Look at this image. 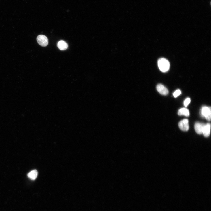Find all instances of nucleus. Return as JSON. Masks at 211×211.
I'll return each instance as SVG.
<instances>
[{"label": "nucleus", "instance_id": "nucleus-10", "mask_svg": "<svg viewBox=\"0 0 211 211\" xmlns=\"http://www.w3.org/2000/svg\"><path fill=\"white\" fill-rule=\"evenodd\" d=\"M178 115L179 116L184 115L186 117H189L190 113L189 110L186 108H182L178 110Z\"/></svg>", "mask_w": 211, "mask_h": 211}, {"label": "nucleus", "instance_id": "nucleus-12", "mask_svg": "<svg viewBox=\"0 0 211 211\" xmlns=\"http://www.w3.org/2000/svg\"><path fill=\"white\" fill-rule=\"evenodd\" d=\"M191 102V100L190 98H187L184 102V105L185 107H187L189 104Z\"/></svg>", "mask_w": 211, "mask_h": 211}, {"label": "nucleus", "instance_id": "nucleus-4", "mask_svg": "<svg viewBox=\"0 0 211 211\" xmlns=\"http://www.w3.org/2000/svg\"><path fill=\"white\" fill-rule=\"evenodd\" d=\"M178 126L182 131H187L189 129L188 120L187 119L182 120L178 123Z\"/></svg>", "mask_w": 211, "mask_h": 211}, {"label": "nucleus", "instance_id": "nucleus-5", "mask_svg": "<svg viewBox=\"0 0 211 211\" xmlns=\"http://www.w3.org/2000/svg\"><path fill=\"white\" fill-rule=\"evenodd\" d=\"M206 124L203 123L197 122L194 125V128L196 133L199 134H203Z\"/></svg>", "mask_w": 211, "mask_h": 211}, {"label": "nucleus", "instance_id": "nucleus-3", "mask_svg": "<svg viewBox=\"0 0 211 211\" xmlns=\"http://www.w3.org/2000/svg\"><path fill=\"white\" fill-rule=\"evenodd\" d=\"M37 41L39 44L43 47H45L48 44V40L47 37L44 35H40L37 38Z\"/></svg>", "mask_w": 211, "mask_h": 211}, {"label": "nucleus", "instance_id": "nucleus-2", "mask_svg": "<svg viewBox=\"0 0 211 211\" xmlns=\"http://www.w3.org/2000/svg\"><path fill=\"white\" fill-rule=\"evenodd\" d=\"M201 115L202 116L205 118L206 120L210 121L211 117V109L210 107H203L201 110Z\"/></svg>", "mask_w": 211, "mask_h": 211}, {"label": "nucleus", "instance_id": "nucleus-1", "mask_svg": "<svg viewBox=\"0 0 211 211\" xmlns=\"http://www.w3.org/2000/svg\"><path fill=\"white\" fill-rule=\"evenodd\" d=\"M158 65L159 70L163 72H167L170 68V64L169 62L164 58H161L158 60Z\"/></svg>", "mask_w": 211, "mask_h": 211}, {"label": "nucleus", "instance_id": "nucleus-9", "mask_svg": "<svg viewBox=\"0 0 211 211\" xmlns=\"http://www.w3.org/2000/svg\"><path fill=\"white\" fill-rule=\"evenodd\" d=\"M38 175V171L36 170L31 171L27 175L28 177L32 180H35L37 178Z\"/></svg>", "mask_w": 211, "mask_h": 211}, {"label": "nucleus", "instance_id": "nucleus-7", "mask_svg": "<svg viewBox=\"0 0 211 211\" xmlns=\"http://www.w3.org/2000/svg\"><path fill=\"white\" fill-rule=\"evenodd\" d=\"M57 46L59 49L61 50H64L67 49L68 45L67 43L62 40L58 42Z\"/></svg>", "mask_w": 211, "mask_h": 211}, {"label": "nucleus", "instance_id": "nucleus-6", "mask_svg": "<svg viewBox=\"0 0 211 211\" xmlns=\"http://www.w3.org/2000/svg\"><path fill=\"white\" fill-rule=\"evenodd\" d=\"M157 89L158 92L162 95H166L168 94L169 91L167 88L161 84L158 85Z\"/></svg>", "mask_w": 211, "mask_h": 211}, {"label": "nucleus", "instance_id": "nucleus-8", "mask_svg": "<svg viewBox=\"0 0 211 211\" xmlns=\"http://www.w3.org/2000/svg\"><path fill=\"white\" fill-rule=\"evenodd\" d=\"M210 123L206 124L203 133L204 137H207L209 136L210 134Z\"/></svg>", "mask_w": 211, "mask_h": 211}, {"label": "nucleus", "instance_id": "nucleus-11", "mask_svg": "<svg viewBox=\"0 0 211 211\" xmlns=\"http://www.w3.org/2000/svg\"><path fill=\"white\" fill-rule=\"evenodd\" d=\"M181 94V92L180 90H176L173 94L175 98H176L177 96H179Z\"/></svg>", "mask_w": 211, "mask_h": 211}]
</instances>
